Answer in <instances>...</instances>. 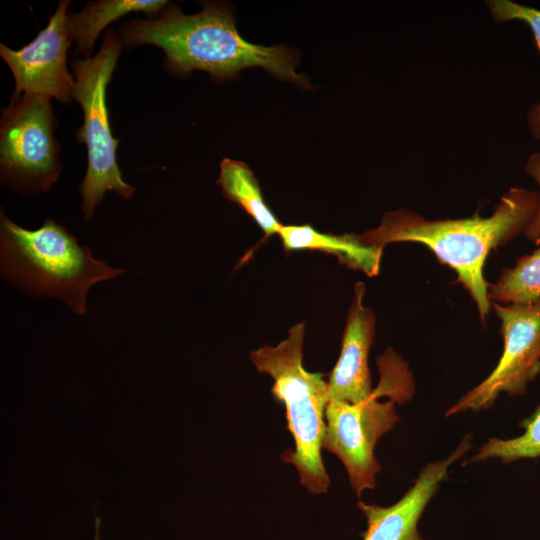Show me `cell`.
Instances as JSON below:
<instances>
[{"label":"cell","instance_id":"obj_1","mask_svg":"<svg viewBox=\"0 0 540 540\" xmlns=\"http://www.w3.org/2000/svg\"><path fill=\"white\" fill-rule=\"evenodd\" d=\"M540 203L538 191L509 189L490 216L475 213L458 219H427L408 209L386 212L380 224L359 235L367 246L383 249L396 242H416L428 247L440 262L457 274L484 321L490 311L489 283L483 269L489 253L523 234Z\"/></svg>","mask_w":540,"mask_h":540},{"label":"cell","instance_id":"obj_2","mask_svg":"<svg viewBox=\"0 0 540 540\" xmlns=\"http://www.w3.org/2000/svg\"><path fill=\"white\" fill-rule=\"evenodd\" d=\"M121 40L130 46L151 44L162 48L167 67L183 76L202 70L215 78L229 79L244 68L258 66L278 78L310 86L306 75L295 72L298 60L291 49L246 41L238 33L227 4L206 3L193 15L169 4L157 18L125 23Z\"/></svg>","mask_w":540,"mask_h":540},{"label":"cell","instance_id":"obj_3","mask_svg":"<svg viewBox=\"0 0 540 540\" xmlns=\"http://www.w3.org/2000/svg\"><path fill=\"white\" fill-rule=\"evenodd\" d=\"M0 245L1 274L8 283L28 294L60 299L79 315L86 314V297L94 284L125 272L94 258L53 219L27 230L2 212Z\"/></svg>","mask_w":540,"mask_h":540},{"label":"cell","instance_id":"obj_4","mask_svg":"<svg viewBox=\"0 0 540 540\" xmlns=\"http://www.w3.org/2000/svg\"><path fill=\"white\" fill-rule=\"evenodd\" d=\"M304 333V323H298L285 340L252 351L250 359L258 372L273 379L272 394L285 407L294 449L287 450L282 459L297 469L302 485L317 495L326 493L330 483L321 457L329 400L324 375L303 366Z\"/></svg>","mask_w":540,"mask_h":540},{"label":"cell","instance_id":"obj_5","mask_svg":"<svg viewBox=\"0 0 540 540\" xmlns=\"http://www.w3.org/2000/svg\"><path fill=\"white\" fill-rule=\"evenodd\" d=\"M379 369L380 382L367 400L358 404L329 401L325 412L323 448L342 461L358 496L375 488L381 470L374 453L376 444L399 421L394 407L399 400L378 398L394 395L406 400L409 396L410 374L392 351L380 358Z\"/></svg>","mask_w":540,"mask_h":540},{"label":"cell","instance_id":"obj_6","mask_svg":"<svg viewBox=\"0 0 540 540\" xmlns=\"http://www.w3.org/2000/svg\"><path fill=\"white\" fill-rule=\"evenodd\" d=\"M121 37L113 30L105 34L100 50L93 57L70 63L74 73L75 98L81 105L84 123L75 133L86 145L88 166L80 185L84 220L92 218L105 193L112 191L130 199L135 188L123 180L117 163L119 140L112 136L106 105V89L122 48Z\"/></svg>","mask_w":540,"mask_h":540},{"label":"cell","instance_id":"obj_7","mask_svg":"<svg viewBox=\"0 0 540 540\" xmlns=\"http://www.w3.org/2000/svg\"><path fill=\"white\" fill-rule=\"evenodd\" d=\"M50 98L12 96L0 121L2 182L24 195L47 191L61 173Z\"/></svg>","mask_w":540,"mask_h":540},{"label":"cell","instance_id":"obj_8","mask_svg":"<svg viewBox=\"0 0 540 540\" xmlns=\"http://www.w3.org/2000/svg\"><path fill=\"white\" fill-rule=\"evenodd\" d=\"M491 307L501 320L503 353L493 371L462 396L446 416L488 409L502 392L521 395L540 374V302H491Z\"/></svg>","mask_w":540,"mask_h":540},{"label":"cell","instance_id":"obj_9","mask_svg":"<svg viewBox=\"0 0 540 540\" xmlns=\"http://www.w3.org/2000/svg\"><path fill=\"white\" fill-rule=\"evenodd\" d=\"M69 3L60 1L46 28L21 49L0 45V55L14 76L13 96L36 94L63 103L73 98L74 77L67 68L72 43L68 31Z\"/></svg>","mask_w":540,"mask_h":540},{"label":"cell","instance_id":"obj_10","mask_svg":"<svg viewBox=\"0 0 540 540\" xmlns=\"http://www.w3.org/2000/svg\"><path fill=\"white\" fill-rule=\"evenodd\" d=\"M470 447V437L467 436L447 458L427 464L407 493L389 507L358 502L367 519L363 540H424L417 529L418 521L440 482L447 477L448 468Z\"/></svg>","mask_w":540,"mask_h":540},{"label":"cell","instance_id":"obj_11","mask_svg":"<svg viewBox=\"0 0 540 540\" xmlns=\"http://www.w3.org/2000/svg\"><path fill=\"white\" fill-rule=\"evenodd\" d=\"M364 293V284L356 283L340 355L327 381L329 401L358 404L373 393L368 357L375 336L376 318L363 304Z\"/></svg>","mask_w":540,"mask_h":540},{"label":"cell","instance_id":"obj_12","mask_svg":"<svg viewBox=\"0 0 540 540\" xmlns=\"http://www.w3.org/2000/svg\"><path fill=\"white\" fill-rule=\"evenodd\" d=\"M278 236L285 251L311 250L334 255L343 265L369 277L379 273L383 249L361 242L359 235L322 233L310 224L282 225Z\"/></svg>","mask_w":540,"mask_h":540},{"label":"cell","instance_id":"obj_13","mask_svg":"<svg viewBox=\"0 0 540 540\" xmlns=\"http://www.w3.org/2000/svg\"><path fill=\"white\" fill-rule=\"evenodd\" d=\"M167 4L163 0H101L89 2L82 11L68 16L70 38L78 51L88 57L101 31L111 22L131 12H144L149 18Z\"/></svg>","mask_w":540,"mask_h":540},{"label":"cell","instance_id":"obj_14","mask_svg":"<svg viewBox=\"0 0 540 540\" xmlns=\"http://www.w3.org/2000/svg\"><path fill=\"white\" fill-rule=\"evenodd\" d=\"M217 184L225 198L237 204L257 223L264 239L278 235L282 224L266 204L259 183L246 163L225 158L220 163Z\"/></svg>","mask_w":540,"mask_h":540},{"label":"cell","instance_id":"obj_15","mask_svg":"<svg viewBox=\"0 0 540 540\" xmlns=\"http://www.w3.org/2000/svg\"><path fill=\"white\" fill-rule=\"evenodd\" d=\"M490 302L527 305L540 302V247L502 270L488 286Z\"/></svg>","mask_w":540,"mask_h":540},{"label":"cell","instance_id":"obj_16","mask_svg":"<svg viewBox=\"0 0 540 540\" xmlns=\"http://www.w3.org/2000/svg\"><path fill=\"white\" fill-rule=\"evenodd\" d=\"M524 432L511 439H489L469 462H480L489 458L501 459L511 463L520 459H535L540 457V406L528 418L519 424Z\"/></svg>","mask_w":540,"mask_h":540},{"label":"cell","instance_id":"obj_17","mask_svg":"<svg viewBox=\"0 0 540 540\" xmlns=\"http://www.w3.org/2000/svg\"><path fill=\"white\" fill-rule=\"evenodd\" d=\"M492 18L496 22L518 20L526 23L532 31L536 46L540 51V10L510 0L487 1ZM530 134L540 140V103L534 105L527 114Z\"/></svg>","mask_w":540,"mask_h":540},{"label":"cell","instance_id":"obj_18","mask_svg":"<svg viewBox=\"0 0 540 540\" xmlns=\"http://www.w3.org/2000/svg\"><path fill=\"white\" fill-rule=\"evenodd\" d=\"M525 172L539 187L540 195V151L531 154L525 164ZM524 236L535 244L540 243V203L538 211L529 227L524 232Z\"/></svg>","mask_w":540,"mask_h":540},{"label":"cell","instance_id":"obj_19","mask_svg":"<svg viewBox=\"0 0 540 540\" xmlns=\"http://www.w3.org/2000/svg\"><path fill=\"white\" fill-rule=\"evenodd\" d=\"M100 524H101V520L99 518H96V520H95V537H94V540H100V537H99Z\"/></svg>","mask_w":540,"mask_h":540}]
</instances>
